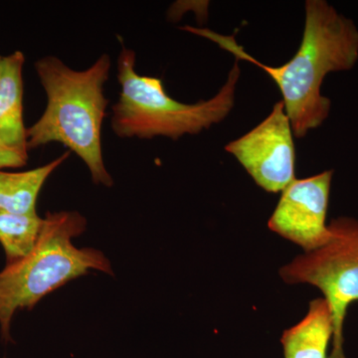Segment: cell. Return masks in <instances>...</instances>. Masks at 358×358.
Listing matches in <instances>:
<instances>
[{
    "label": "cell",
    "instance_id": "7",
    "mask_svg": "<svg viewBox=\"0 0 358 358\" xmlns=\"http://www.w3.org/2000/svg\"><path fill=\"white\" fill-rule=\"evenodd\" d=\"M333 176V171H327L292 181L268 219V229L300 246L303 253L326 245L331 236L327 216Z\"/></svg>",
    "mask_w": 358,
    "mask_h": 358
},
{
    "label": "cell",
    "instance_id": "9",
    "mask_svg": "<svg viewBox=\"0 0 358 358\" xmlns=\"http://www.w3.org/2000/svg\"><path fill=\"white\" fill-rule=\"evenodd\" d=\"M333 317L324 298L310 301L306 317L282 334L285 358H329Z\"/></svg>",
    "mask_w": 358,
    "mask_h": 358
},
{
    "label": "cell",
    "instance_id": "2",
    "mask_svg": "<svg viewBox=\"0 0 358 358\" xmlns=\"http://www.w3.org/2000/svg\"><path fill=\"white\" fill-rule=\"evenodd\" d=\"M110 59L103 54L84 71L71 69L60 59L46 56L35 62L37 76L47 96L38 121L27 129V148L60 143L86 164L96 185L112 187L102 152V126L107 110L106 82Z\"/></svg>",
    "mask_w": 358,
    "mask_h": 358
},
{
    "label": "cell",
    "instance_id": "3",
    "mask_svg": "<svg viewBox=\"0 0 358 358\" xmlns=\"http://www.w3.org/2000/svg\"><path fill=\"white\" fill-rule=\"evenodd\" d=\"M86 227L79 212H48L31 253L0 272V331L6 343L11 341V320L18 310H31L46 294L90 271L113 275L102 252L73 244Z\"/></svg>",
    "mask_w": 358,
    "mask_h": 358
},
{
    "label": "cell",
    "instance_id": "5",
    "mask_svg": "<svg viewBox=\"0 0 358 358\" xmlns=\"http://www.w3.org/2000/svg\"><path fill=\"white\" fill-rule=\"evenodd\" d=\"M331 239L320 248L303 253L280 268L289 285H312L322 292L333 317L334 336L329 358H346L343 327L346 313L358 301V220L333 219Z\"/></svg>",
    "mask_w": 358,
    "mask_h": 358
},
{
    "label": "cell",
    "instance_id": "13",
    "mask_svg": "<svg viewBox=\"0 0 358 358\" xmlns=\"http://www.w3.org/2000/svg\"><path fill=\"white\" fill-rule=\"evenodd\" d=\"M2 56H0V75H1Z\"/></svg>",
    "mask_w": 358,
    "mask_h": 358
},
{
    "label": "cell",
    "instance_id": "8",
    "mask_svg": "<svg viewBox=\"0 0 358 358\" xmlns=\"http://www.w3.org/2000/svg\"><path fill=\"white\" fill-rule=\"evenodd\" d=\"M25 56L15 51L2 58L0 75V141L28 155L27 129L23 117V66Z\"/></svg>",
    "mask_w": 358,
    "mask_h": 358
},
{
    "label": "cell",
    "instance_id": "6",
    "mask_svg": "<svg viewBox=\"0 0 358 358\" xmlns=\"http://www.w3.org/2000/svg\"><path fill=\"white\" fill-rule=\"evenodd\" d=\"M291 122L282 101L256 128L231 141L234 155L254 181L268 192H282L296 179V150Z\"/></svg>",
    "mask_w": 358,
    "mask_h": 358
},
{
    "label": "cell",
    "instance_id": "1",
    "mask_svg": "<svg viewBox=\"0 0 358 358\" xmlns=\"http://www.w3.org/2000/svg\"><path fill=\"white\" fill-rule=\"evenodd\" d=\"M211 40L237 60L265 71L282 93L285 110L296 138L320 127L329 115L331 100L320 94L329 73L352 69L358 60V29L350 18L324 0L306 2V22L300 48L284 65L272 67L249 55L234 38L205 28H182Z\"/></svg>",
    "mask_w": 358,
    "mask_h": 358
},
{
    "label": "cell",
    "instance_id": "12",
    "mask_svg": "<svg viewBox=\"0 0 358 358\" xmlns=\"http://www.w3.org/2000/svg\"><path fill=\"white\" fill-rule=\"evenodd\" d=\"M27 159L28 155L7 147L6 143L0 141V169L24 166Z\"/></svg>",
    "mask_w": 358,
    "mask_h": 358
},
{
    "label": "cell",
    "instance_id": "4",
    "mask_svg": "<svg viewBox=\"0 0 358 358\" xmlns=\"http://www.w3.org/2000/svg\"><path fill=\"white\" fill-rule=\"evenodd\" d=\"M117 68L122 91L113 107L112 128L120 138L148 140L167 136L176 141L185 134H199L219 124L234 107L240 78L238 60L220 91L213 98L195 103L178 102L169 96L159 78L138 74L136 52L124 46Z\"/></svg>",
    "mask_w": 358,
    "mask_h": 358
},
{
    "label": "cell",
    "instance_id": "11",
    "mask_svg": "<svg viewBox=\"0 0 358 358\" xmlns=\"http://www.w3.org/2000/svg\"><path fill=\"white\" fill-rule=\"evenodd\" d=\"M44 219L36 214L0 212V243L6 251L7 264L25 258L38 241Z\"/></svg>",
    "mask_w": 358,
    "mask_h": 358
},
{
    "label": "cell",
    "instance_id": "10",
    "mask_svg": "<svg viewBox=\"0 0 358 358\" xmlns=\"http://www.w3.org/2000/svg\"><path fill=\"white\" fill-rule=\"evenodd\" d=\"M69 155L65 152L46 166L23 173H6L0 169V212L21 215L36 214V202L42 186Z\"/></svg>",
    "mask_w": 358,
    "mask_h": 358
}]
</instances>
